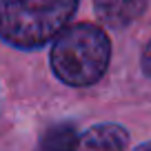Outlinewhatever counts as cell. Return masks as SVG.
Returning <instances> with one entry per match:
<instances>
[{"label":"cell","mask_w":151,"mask_h":151,"mask_svg":"<svg viewBox=\"0 0 151 151\" xmlns=\"http://www.w3.org/2000/svg\"><path fill=\"white\" fill-rule=\"evenodd\" d=\"M111 58V42L96 24L65 27L51 47V71L65 85L89 87L102 78Z\"/></svg>","instance_id":"cell-1"},{"label":"cell","mask_w":151,"mask_h":151,"mask_svg":"<svg viewBox=\"0 0 151 151\" xmlns=\"http://www.w3.org/2000/svg\"><path fill=\"white\" fill-rule=\"evenodd\" d=\"M78 0H0V38L18 49H38L58 36Z\"/></svg>","instance_id":"cell-2"},{"label":"cell","mask_w":151,"mask_h":151,"mask_svg":"<svg viewBox=\"0 0 151 151\" xmlns=\"http://www.w3.org/2000/svg\"><path fill=\"white\" fill-rule=\"evenodd\" d=\"M149 0H96V16L107 27L122 29L145 14Z\"/></svg>","instance_id":"cell-3"},{"label":"cell","mask_w":151,"mask_h":151,"mask_svg":"<svg viewBox=\"0 0 151 151\" xmlns=\"http://www.w3.org/2000/svg\"><path fill=\"white\" fill-rule=\"evenodd\" d=\"M129 133L118 124H98L89 129L78 142V151H124Z\"/></svg>","instance_id":"cell-4"},{"label":"cell","mask_w":151,"mask_h":151,"mask_svg":"<svg viewBox=\"0 0 151 151\" xmlns=\"http://www.w3.org/2000/svg\"><path fill=\"white\" fill-rule=\"evenodd\" d=\"M78 133L71 124H56L47 129L40 140V151H78Z\"/></svg>","instance_id":"cell-5"},{"label":"cell","mask_w":151,"mask_h":151,"mask_svg":"<svg viewBox=\"0 0 151 151\" xmlns=\"http://www.w3.org/2000/svg\"><path fill=\"white\" fill-rule=\"evenodd\" d=\"M142 71L151 78V40H149V45H147L145 53H142Z\"/></svg>","instance_id":"cell-6"},{"label":"cell","mask_w":151,"mask_h":151,"mask_svg":"<svg viewBox=\"0 0 151 151\" xmlns=\"http://www.w3.org/2000/svg\"><path fill=\"white\" fill-rule=\"evenodd\" d=\"M133 151H151V142H145V145H140V147H136Z\"/></svg>","instance_id":"cell-7"}]
</instances>
